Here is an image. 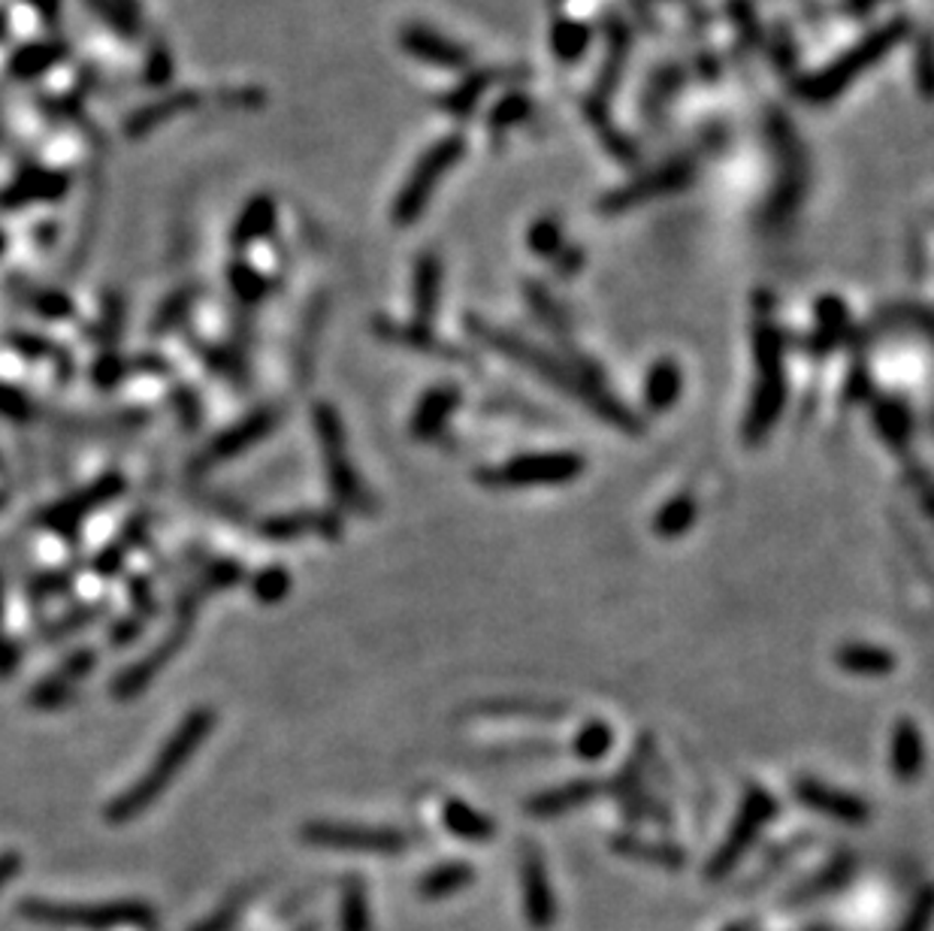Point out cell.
<instances>
[{
	"instance_id": "cell-21",
	"label": "cell",
	"mask_w": 934,
	"mask_h": 931,
	"mask_svg": "<svg viewBox=\"0 0 934 931\" xmlns=\"http://www.w3.org/2000/svg\"><path fill=\"white\" fill-rule=\"evenodd\" d=\"M680 390H683V375L675 361H656L651 373L644 378V406L651 414H666L678 406Z\"/></svg>"
},
{
	"instance_id": "cell-30",
	"label": "cell",
	"mask_w": 934,
	"mask_h": 931,
	"mask_svg": "<svg viewBox=\"0 0 934 931\" xmlns=\"http://www.w3.org/2000/svg\"><path fill=\"white\" fill-rule=\"evenodd\" d=\"M438 288H442V266L433 254L421 257L418 273H414V318H418L414 326L430 330V321H433L438 306Z\"/></svg>"
},
{
	"instance_id": "cell-42",
	"label": "cell",
	"mask_w": 934,
	"mask_h": 931,
	"mask_svg": "<svg viewBox=\"0 0 934 931\" xmlns=\"http://www.w3.org/2000/svg\"><path fill=\"white\" fill-rule=\"evenodd\" d=\"M868 397H871V375H868L865 363L856 361L847 375V385H844V402L847 406H859Z\"/></svg>"
},
{
	"instance_id": "cell-10",
	"label": "cell",
	"mask_w": 934,
	"mask_h": 931,
	"mask_svg": "<svg viewBox=\"0 0 934 931\" xmlns=\"http://www.w3.org/2000/svg\"><path fill=\"white\" fill-rule=\"evenodd\" d=\"M124 494V478L119 472H110V475H100L98 481L88 484L82 490H76L74 496H67L62 502L49 506L43 514H40V523L46 530L55 532H74L88 514H94L98 508H103L107 502H112L115 496Z\"/></svg>"
},
{
	"instance_id": "cell-1",
	"label": "cell",
	"mask_w": 934,
	"mask_h": 931,
	"mask_svg": "<svg viewBox=\"0 0 934 931\" xmlns=\"http://www.w3.org/2000/svg\"><path fill=\"white\" fill-rule=\"evenodd\" d=\"M469 333L481 339L487 348H493L497 354H502V357H509L511 363H518V366L533 369L542 381L557 387L563 394H569L571 399H578L583 409L599 414L608 426H614V430L626 435L644 433L642 418H638L626 402H620V399L608 390L599 369L590 366V363L559 361L554 354L535 348L533 342H526V339L521 336H511L505 330H497V326L485 324V321H469Z\"/></svg>"
},
{
	"instance_id": "cell-12",
	"label": "cell",
	"mask_w": 934,
	"mask_h": 931,
	"mask_svg": "<svg viewBox=\"0 0 934 931\" xmlns=\"http://www.w3.org/2000/svg\"><path fill=\"white\" fill-rule=\"evenodd\" d=\"M98 668V651L94 647H79L76 653H70L52 675H46L43 680L34 684V689L27 692V705L34 711H55L62 708L64 701H70V696L76 692V684L88 677Z\"/></svg>"
},
{
	"instance_id": "cell-16",
	"label": "cell",
	"mask_w": 934,
	"mask_h": 931,
	"mask_svg": "<svg viewBox=\"0 0 934 931\" xmlns=\"http://www.w3.org/2000/svg\"><path fill=\"white\" fill-rule=\"evenodd\" d=\"M25 913L34 919H46V922H64V926H119V922H136L143 919V907L136 905H112V907H58V905H37L27 901Z\"/></svg>"
},
{
	"instance_id": "cell-45",
	"label": "cell",
	"mask_w": 934,
	"mask_h": 931,
	"mask_svg": "<svg viewBox=\"0 0 934 931\" xmlns=\"http://www.w3.org/2000/svg\"><path fill=\"white\" fill-rule=\"evenodd\" d=\"M10 342H13L19 354H25V357H34V361H37V357H58V361H70V357H62V351L55 348L52 342H46V339L19 333V336H13Z\"/></svg>"
},
{
	"instance_id": "cell-31",
	"label": "cell",
	"mask_w": 934,
	"mask_h": 931,
	"mask_svg": "<svg viewBox=\"0 0 934 931\" xmlns=\"http://www.w3.org/2000/svg\"><path fill=\"white\" fill-rule=\"evenodd\" d=\"M699 518V502L692 494H678L675 499H668L666 506L656 511L654 532L659 539H680L692 530V523Z\"/></svg>"
},
{
	"instance_id": "cell-33",
	"label": "cell",
	"mask_w": 934,
	"mask_h": 931,
	"mask_svg": "<svg viewBox=\"0 0 934 931\" xmlns=\"http://www.w3.org/2000/svg\"><path fill=\"white\" fill-rule=\"evenodd\" d=\"M611 747H614V729H611L605 720H590V723H583L581 729H578L575 741H571L575 756L583 762L605 760Z\"/></svg>"
},
{
	"instance_id": "cell-39",
	"label": "cell",
	"mask_w": 934,
	"mask_h": 931,
	"mask_svg": "<svg viewBox=\"0 0 934 931\" xmlns=\"http://www.w3.org/2000/svg\"><path fill=\"white\" fill-rule=\"evenodd\" d=\"M34 402L19 390V387H10V385H0V418H7V421H19L25 423L34 418Z\"/></svg>"
},
{
	"instance_id": "cell-7",
	"label": "cell",
	"mask_w": 934,
	"mask_h": 931,
	"mask_svg": "<svg viewBox=\"0 0 934 931\" xmlns=\"http://www.w3.org/2000/svg\"><path fill=\"white\" fill-rule=\"evenodd\" d=\"M303 841L330 850H357V853H400L409 838L390 825H360V822L315 820L303 825Z\"/></svg>"
},
{
	"instance_id": "cell-14",
	"label": "cell",
	"mask_w": 934,
	"mask_h": 931,
	"mask_svg": "<svg viewBox=\"0 0 934 931\" xmlns=\"http://www.w3.org/2000/svg\"><path fill=\"white\" fill-rule=\"evenodd\" d=\"M796 798L813 813H823L829 820L844 822V825H861L871 817L868 801L859 796H853L847 789H835V786L823 784L816 777H801L796 784Z\"/></svg>"
},
{
	"instance_id": "cell-18",
	"label": "cell",
	"mask_w": 934,
	"mask_h": 931,
	"mask_svg": "<svg viewBox=\"0 0 934 931\" xmlns=\"http://www.w3.org/2000/svg\"><path fill=\"white\" fill-rule=\"evenodd\" d=\"M257 532L269 542H293L309 532L336 539L342 532V520L336 511H293V514H273V518L260 520Z\"/></svg>"
},
{
	"instance_id": "cell-8",
	"label": "cell",
	"mask_w": 934,
	"mask_h": 931,
	"mask_svg": "<svg viewBox=\"0 0 934 931\" xmlns=\"http://www.w3.org/2000/svg\"><path fill=\"white\" fill-rule=\"evenodd\" d=\"M191 620H173V629L164 635V639L152 647V651L140 660V663H134L131 668H124L122 675L112 680V699L119 701H131L136 699L143 689L152 687V680L170 665V660L176 656V653L182 651L185 641H188V635H191Z\"/></svg>"
},
{
	"instance_id": "cell-13",
	"label": "cell",
	"mask_w": 934,
	"mask_h": 931,
	"mask_svg": "<svg viewBox=\"0 0 934 931\" xmlns=\"http://www.w3.org/2000/svg\"><path fill=\"white\" fill-rule=\"evenodd\" d=\"M896 40H898V27L877 31L868 43H861V46H856L853 52H847L844 60H837L835 67H829V70L820 73L816 79H811L808 95L816 97V100H829V97H835L837 91H844V88H847L849 79H853L856 73L868 70L874 60L880 58V55H883L886 48L892 46Z\"/></svg>"
},
{
	"instance_id": "cell-35",
	"label": "cell",
	"mask_w": 934,
	"mask_h": 931,
	"mask_svg": "<svg viewBox=\"0 0 934 931\" xmlns=\"http://www.w3.org/2000/svg\"><path fill=\"white\" fill-rule=\"evenodd\" d=\"M291 592V572L285 566H267L252 578V596L257 602L276 605Z\"/></svg>"
},
{
	"instance_id": "cell-53",
	"label": "cell",
	"mask_w": 934,
	"mask_h": 931,
	"mask_svg": "<svg viewBox=\"0 0 934 931\" xmlns=\"http://www.w3.org/2000/svg\"><path fill=\"white\" fill-rule=\"evenodd\" d=\"M7 506V494H3V490H0V508Z\"/></svg>"
},
{
	"instance_id": "cell-38",
	"label": "cell",
	"mask_w": 934,
	"mask_h": 931,
	"mask_svg": "<svg viewBox=\"0 0 934 931\" xmlns=\"http://www.w3.org/2000/svg\"><path fill=\"white\" fill-rule=\"evenodd\" d=\"M243 578H245V572L236 559H219L215 566H209L207 572H203V578L197 580V584H200L207 592H212V590H227V587H236Z\"/></svg>"
},
{
	"instance_id": "cell-6",
	"label": "cell",
	"mask_w": 934,
	"mask_h": 931,
	"mask_svg": "<svg viewBox=\"0 0 934 931\" xmlns=\"http://www.w3.org/2000/svg\"><path fill=\"white\" fill-rule=\"evenodd\" d=\"M777 817V798L763 789V786H747V793L741 798V808L735 813V820L729 825L726 841L720 844L711 862H708V880H720L726 877L729 871L738 865L741 858L747 856V850L753 846V841L759 838L768 822Z\"/></svg>"
},
{
	"instance_id": "cell-28",
	"label": "cell",
	"mask_w": 934,
	"mask_h": 931,
	"mask_svg": "<svg viewBox=\"0 0 934 931\" xmlns=\"http://www.w3.org/2000/svg\"><path fill=\"white\" fill-rule=\"evenodd\" d=\"M816 318H820V326L811 333L804 351L813 357H825L829 351L837 348V342L847 333V306L841 302V297H823V302L816 306Z\"/></svg>"
},
{
	"instance_id": "cell-4",
	"label": "cell",
	"mask_w": 934,
	"mask_h": 931,
	"mask_svg": "<svg viewBox=\"0 0 934 931\" xmlns=\"http://www.w3.org/2000/svg\"><path fill=\"white\" fill-rule=\"evenodd\" d=\"M587 469V459L575 451H535V454H518L499 466H481L478 484L493 490H518V487H554L581 478Z\"/></svg>"
},
{
	"instance_id": "cell-52",
	"label": "cell",
	"mask_w": 934,
	"mask_h": 931,
	"mask_svg": "<svg viewBox=\"0 0 934 931\" xmlns=\"http://www.w3.org/2000/svg\"><path fill=\"white\" fill-rule=\"evenodd\" d=\"M0 617H3V580H0Z\"/></svg>"
},
{
	"instance_id": "cell-37",
	"label": "cell",
	"mask_w": 934,
	"mask_h": 931,
	"mask_svg": "<svg viewBox=\"0 0 934 931\" xmlns=\"http://www.w3.org/2000/svg\"><path fill=\"white\" fill-rule=\"evenodd\" d=\"M70 584H74V572H40L27 580V592H31L34 602H46V599L67 592Z\"/></svg>"
},
{
	"instance_id": "cell-41",
	"label": "cell",
	"mask_w": 934,
	"mask_h": 931,
	"mask_svg": "<svg viewBox=\"0 0 934 931\" xmlns=\"http://www.w3.org/2000/svg\"><path fill=\"white\" fill-rule=\"evenodd\" d=\"M127 369H131V363H124L122 357H115V354H103V357H98V363L91 366V378H94V385L98 387H112L122 381Z\"/></svg>"
},
{
	"instance_id": "cell-27",
	"label": "cell",
	"mask_w": 934,
	"mask_h": 931,
	"mask_svg": "<svg viewBox=\"0 0 934 931\" xmlns=\"http://www.w3.org/2000/svg\"><path fill=\"white\" fill-rule=\"evenodd\" d=\"M148 523H152V518H148L146 511H140V514L127 520L122 532L115 535V542L107 544V547L94 556V572H98V575H115V572L124 566V559H127V554L134 551L136 544L146 542Z\"/></svg>"
},
{
	"instance_id": "cell-3",
	"label": "cell",
	"mask_w": 934,
	"mask_h": 931,
	"mask_svg": "<svg viewBox=\"0 0 934 931\" xmlns=\"http://www.w3.org/2000/svg\"><path fill=\"white\" fill-rule=\"evenodd\" d=\"M753 357H756V385L750 409L744 421L747 445L765 442L787 409V373H783V336L775 324H756L753 330Z\"/></svg>"
},
{
	"instance_id": "cell-20",
	"label": "cell",
	"mask_w": 934,
	"mask_h": 931,
	"mask_svg": "<svg viewBox=\"0 0 934 931\" xmlns=\"http://www.w3.org/2000/svg\"><path fill=\"white\" fill-rule=\"evenodd\" d=\"M611 846H614V853H620L623 858L644 862V865H654V868L678 871L683 868V862H687V853H683L678 844L647 841V838H638V834H618V838L611 841Z\"/></svg>"
},
{
	"instance_id": "cell-26",
	"label": "cell",
	"mask_w": 934,
	"mask_h": 931,
	"mask_svg": "<svg viewBox=\"0 0 934 931\" xmlns=\"http://www.w3.org/2000/svg\"><path fill=\"white\" fill-rule=\"evenodd\" d=\"M442 822H445V829L451 834H457L463 841H472V844H485V841H490L497 834L493 820L487 813H481V810H475L472 805L460 801V798H448L442 805Z\"/></svg>"
},
{
	"instance_id": "cell-29",
	"label": "cell",
	"mask_w": 934,
	"mask_h": 931,
	"mask_svg": "<svg viewBox=\"0 0 934 931\" xmlns=\"http://www.w3.org/2000/svg\"><path fill=\"white\" fill-rule=\"evenodd\" d=\"M472 880L475 868L469 862H442L418 880V895L426 901H442V898H451V895L463 893L466 886H472Z\"/></svg>"
},
{
	"instance_id": "cell-46",
	"label": "cell",
	"mask_w": 934,
	"mask_h": 931,
	"mask_svg": "<svg viewBox=\"0 0 934 931\" xmlns=\"http://www.w3.org/2000/svg\"><path fill=\"white\" fill-rule=\"evenodd\" d=\"M173 406L179 409V418H182V423L188 426V430H197V423H200V399H197V394L191 390V387H179L176 394H173Z\"/></svg>"
},
{
	"instance_id": "cell-49",
	"label": "cell",
	"mask_w": 934,
	"mask_h": 931,
	"mask_svg": "<svg viewBox=\"0 0 934 931\" xmlns=\"http://www.w3.org/2000/svg\"><path fill=\"white\" fill-rule=\"evenodd\" d=\"M559 245V233L554 224H538V230L533 233V248L538 254H554Z\"/></svg>"
},
{
	"instance_id": "cell-15",
	"label": "cell",
	"mask_w": 934,
	"mask_h": 931,
	"mask_svg": "<svg viewBox=\"0 0 934 931\" xmlns=\"http://www.w3.org/2000/svg\"><path fill=\"white\" fill-rule=\"evenodd\" d=\"M457 157H460V143H457V140H445V143L436 145V148L424 157V164L414 169L412 181L405 185V191H402L400 200H397V212H393V215H397L400 224L412 221V218L424 209L426 197L436 188L438 176H442Z\"/></svg>"
},
{
	"instance_id": "cell-19",
	"label": "cell",
	"mask_w": 934,
	"mask_h": 931,
	"mask_svg": "<svg viewBox=\"0 0 934 931\" xmlns=\"http://www.w3.org/2000/svg\"><path fill=\"white\" fill-rule=\"evenodd\" d=\"M460 399L463 390L457 385L430 387L424 397H421V402L414 406L412 423H409L414 439H421V442L436 439V435L448 426L451 414L460 409Z\"/></svg>"
},
{
	"instance_id": "cell-25",
	"label": "cell",
	"mask_w": 934,
	"mask_h": 931,
	"mask_svg": "<svg viewBox=\"0 0 934 931\" xmlns=\"http://www.w3.org/2000/svg\"><path fill=\"white\" fill-rule=\"evenodd\" d=\"M475 711L481 717H497V720H563L566 717V705L559 701H542V699H490L478 701Z\"/></svg>"
},
{
	"instance_id": "cell-22",
	"label": "cell",
	"mask_w": 934,
	"mask_h": 931,
	"mask_svg": "<svg viewBox=\"0 0 934 931\" xmlns=\"http://www.w3.org/2000/svg\"><path fill=\"white\" fill-rule=\"evenodd\" d=\"M922 765H925V741L920 725L913 720H898L892 732V772L898 780L913 784L922 774Z\"/></svg>"
},
{
	"instance_id": "cell-44",
	"label": "cell",
	"mask_w": 934,
	"mask_h": 931,
	"mask_svg": "<svg viewBox=\"0 0 934 931\" xmlns=\"http://www.w3.org/2000/svg\"><path fill=\"white\" fill-rule=\"evenodd\" d=\"M148 617L152 614H143V611H131L127 617H122V620H115L110 629V641L115 644V647H124V644H131V641L143 632V627L148 623Z\"/></svg>"
},
{
	"instance_id": "cell-43",
	"label": "cell",
	"mask_w": 934,
	"mask_h": 931,
	"mask_svg": "<svg viewBox=\"0 0 934 931\" xmlns=\"http://www.w3.org/2000/svg\"><path fill=\"white\" fill-rule=\"evenodd\" d=\"M929 922H932V893H929V886H922L898 931H929Z\"/></svg>"
},
{
	"instance_id": "cell-51",
	"label": "cell",
	"mask_w": 934,
	"mask_h": 931,
	"mask_svg": "<svg viewBox=\"0 0 934 931\" xmlns=\"http://www.w3.org/2000/svg\"><path fill=\"white\" fill-rule=\"evenodd\" d=\"M726 931H750V926H729Z\"/></svg>"
},
{
	"instance_id": "cell-9",
	"label": "cell",
	"mask_w": 934,
	"mask_h": 931,
	"mask_svg": "<svg viewBox=\"0 0 934 931\" xmlns=\"http://www.w3.org/2000/svg\"><path fill=\"white\" fill-rule=\"evenodd\" d=\"M281 421V411L276 406H264V409H255L252 414H245L243 421L227 426L224 433H219L209 447L200 454L197 459V469H209V466H219V463H227L233 457H243L248 447H255L257 442H264Z\"/></svg>"
},
{
	"instance_id": "cell-40",
	"label": "cell",
	"mask_w": 934,
	"mask_h": 931,
	"mask_svg": "<svg viewBox=\"0 0 934 931\" xmlns=\"http://www.w3.org/2000/svg\"><path fill=\"white\" fill-rule=\"evenodd\" d=\"M849 868H853V858L847 856L835 858V862H832V865H829L816 880L808 883L799 895L801 898H808V895H820V893H829V889H837V886L849 877Z\"/></svg>"
},
{
	"instance_id": "cell-23",
	"label": "cell",
	"mask_w": 934,
	"mask_h": 931,
	"mask_svg": "<svg viewBox=\"0 0 934 931\" xmlns=\"http://www.w3.org/2000/svg\"><path fill=\"white\" fill-rule=\"evenodd\" d=\"M874 430L880 433L886 445L896 447H908L910 435H913V411L904 399L898 397H877L874 399Z\"/></svg>"
},
{
	"instance_id": "cell-32",
	"label": "cell",
	"mask_w": 934,
	"mask_h": 931,
	"mask_svg": "<svg viewBox=\"0 0 934 931\" xmlns=\"http://www.w3.org/2000/svg\"><path fill=\"white\" fill-rule=\"evenodd\" d=\"M381 333H385L388 339H393V342L412 345L414 351H426V354H436V357H445V361H460V363L469 361V354H466V351H457L454 345H445V342L433 336L426 326H412V330H405V326H381Z\"/></svg>"
},
{
	"instance_id": "cell-36",
	"label": "cell",
	"mask_w": 934,
	"mask_h": 931,
	"mask_svg": "<svg viewBox=\"0 0 934 931\" xmlns=\"http://www.w3.org/2000/svg\"><path fill=\"white\" fill-rule=\"evenodd\" d=\"M100 611H103L100 605H82V608H76V611H70V614H64L58 617V620L46 623L40 632H43V639L49 641V644H55V641L74 635V632H79V629L91 627V623L100 617Z\"/></svg>"
},
{
	"instance_id": "cell-48",
	"label": "cell",
	"mask_w": 934,
	"mask_h": 931,
	"mask_svg": "<svg viewBox=\"0 0 934 931\" xmlns=\"http://www.w3.org/2000/svg\"><path fill=\"white\" fill-rule=\"evenodd\" d=\"M233 285H236L240 297H245V300H257V297L264 293V281H260L252 269H240L236 278H233Z\"/></svg>"
},
{
	"instance_id": "cell-17",
	"label": "cell",
	"mask_w": 934,
	"mask_h": 931,
	"mask_svg": "<svg viewBox=\"0 0 934 931\" xmlns=\"http://www.w3.org/2000/svg\"><path fill=\"white\" fill-rule=\"evenodd\" d=\"M602 793H605V780H596V777L569 780V784L554 786V789H545V793L530 798L526 801V813L535 817V820H554V817L583 808L587 801H593Z\"/></svg>"
},
{
	"instance_id": "cell-11",
	"label": "cell",
	"mask_w": 934,
	"mask_h": 931,
	"mask_svg": "<svg viewBox=\"0 0 934 931\" xmlns=\"http://www.w3.org/2000/svg\"><path fill=\"white\" fill-rule=\"evenodd\" d=\"M521 893H523V910L526 919L535 931L554 929L557 922V895L547 877V865L538 846L523 844L521 846Z\"/></svg>"
},
{
	"instance_id": "cell-50",
	"label": "cell",
	"mask_w": 934,
	"mask_h": 931,
	"mask_svg": "<svg viewBox=\"0 0 934 931\" xmlns=\"http://www.w3.org/2000/svg\"><path fill=\"white\" fill-rule=\"evenodd\" d=\"M15 871H19V856H15V853H7V856H0V886L10 880Z\"/></svg>"
},
{
	"instance_id": "cell-47",
	"label": "cell",
	"mask_w": 934,
	"mask_h": 931,
	"mask_svg": "<svg viewBox=\"0 0 934 931\" xmlns=\"http://www.w3.org/2000/svg\"><path fill=\"white\" fill-rule=\"evenodd\" d=\"M19 663H22V647L19 641L0 635V677H10L19 672Z\"/></svg>"
},
{
	"instance_id": "cell-24",
	"label": "cell",
	"mask_w": 934,
	"mask_h": 931,
	"mask_svg": "<svg viewBox=\"0 0 934 931\" xmlns=\"http://www.w3.org/2000/svg\"><path fill=\"white\" fill-rule=\"evenodd\" d=\"M835 663L856 677H883L896 672V653L865 641H849L835 653Z\"/></svg>"
},
{
	"instance_id": "cell-5",
	"label": "cell",
	"mask_w": 934,
	"mask_h": 931,
	"mask_svg": "<svg viewBox=\"0 0 934 931\" xmlns=\"http://www.w3.org/2000/svg\"><path fill=\"white\" fill-rule=\"evenodd\" d=\"M315 421V435L321 442V454H324V466H327V481L333 487L336 502L352 511H373V496L360 481V475L354 469L352 457H348V445H345V426H342L340 411L333 409L330 402H318L312 411Z\"/></svg>"
},
{
	"instance_id": "cell-2",
	"label": "cell",
	"mask_w": 934,
	"mask_h": 931,
	"mask_svg": "<svg viewBox=\"0 0 934 931\" xmlns=\"http://www.w3.org/2000/svg\"><path fill=\"white\" fill-rule=\"evenodd\" d=\"M219 723L215 708H194L185 717L182 723L173 729V735L167 738V744L158 750V756L152 760L143 777L134 786H127L122 796L112 798L107 805V820L110 822H131L140 813H146L155 801H158L170 784L176 780V774L182 772L185 765L191 762L200 744L212 735V729Z\"/></svg>"
},
{
	"instance_id": "cell-34",
	"label": "cell",
	"mask_w": 934,
	"mask_h": 931,
	"mask_svg": "<svg viewBox=\"0 0 934 931\" xmlns=\"http://www.w3.org/2000/svg\"><path fill=\"white\" fill-rule=\"evenodd\" d=\"M369 905H366V889L360 877H348L342 889V931H369Z\"/></svg>"
}]
</instances>
